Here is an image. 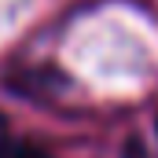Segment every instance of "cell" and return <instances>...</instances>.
Instances as JSON below:
<instances>
[{
	"mask_svg": "<svg viewBox=\"0 0 158 158\" xmlns=\"http://www.w3.org/2000/svg\"><path fill=\"white\" fill-rule=\"evenodd\" d=\"M0 158H44L37 147H30L26 140H19V136H11L7 132V125L0 121Z\"/></svg>",
	"mask_w": 158,
	"mask_h": 158,
	"instance_id": "obj_1",
	"label": "cell"
}]
</instances>
